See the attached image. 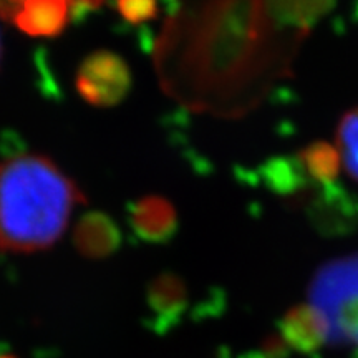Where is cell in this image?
Returning a JSON list of instances; mask_svg holds the SVG:
<instances>
[{
  "mask_svg": "<svg viewBox=\"0 0 358 358\" xmlns=\"http://www.w3.org/2000/svg\"><path fill=\"white\" fill-rule=\"evenodd\" d=\"M307 176L315 185L337 182L340 173V153L335 146L327 141H313L302 148L297 155Z\"/></svg>",
  "mask_w": 358,
  "mask_h": 358,
  "instance_id": "7c38bea8",
  "label": "cell"
},
{
  "mask_svg": "<svg viewBox=\"0 0 358 358\" xmlns=\"http://www.w3.org/2000/svg\"><path fill=\"white\" fill-rule=\"evenodd\" d=\"M116 8L124 20L138 25L158 15V0H116Z\"/></svg>",
  "mask_w": 358,
  "mask_h": 358,
  "instance_id": "5bb4252c",
  "label": "cell"
},
{
  "mask_svg": "<svg viewBox=\"0 0 358 358\" xmlns=\"http://www.w3.org/2000/svg\"><path fill=\"white\" fill-rule=\"evenodd\" d=\"M19 2L20 0H0V15H2L6 20H10L13 8H15V6ZM69 2L73 13H80V12H87V10H93V8H98L103 3V0H69Z\"/></svg>",
  "mask_w": 358,
  "mask_h": 358,
  "instance_id": "9a60e30c",
  "label": "cell"
},
{
  "mask_svg": "<svg viewBox=\"0 0 358 358\" xmlns=\"http://www.w3.org/2000/svg\"><path fill=\"white\" fill-rule=\"evenodd\" d=\"M0 58H2V35H0Z\"/></svg>",
  "mask_w": 358,
  "mask_h": 358,
  "instance_id": "ac0fdd59",
  "label": "cell"
},
{
  "mask_svg": "<svg viewBox=\"0 0 358 358\" xmlns=\"http://www.w3.org/2000/svg\"><path fill=\"white\" fill-rule=\"evenodd\" d=\"M279 337L294 350L303 355L317 353L329 345V329L322 313L310 303L289 308L279 320Z\"/></svg>",
  "mask_w": 358,
  "mask_h": 358,
  "instance_id": "52a82bcc",
  "label": "cell"
},
{
  "mask_svg": "<svg viewBox=\"0 0 358 358\" xmlns=\"http://www.w3.org/2000/svg\"><path fill=\"white\" fill-rule=\"evenodd\" d=\"M129 226L141 241L150 244L169 243L176 236L179 219L176 208L163 196H143L129 206Z\"/></svg>",
  "mask_w": 358,
  "mask_h": 358,
  "instance_id": "8992f818",
  "label": "cell"
},
{
  "mask_svg": "<svg viewBox=\"0 0 358 358\" xmlns=\"http://www.w3.org/2000/svg\"><path fill=\"white\" fill-rule=\"evenodd\" d=\"M355 13H357V17H358V2H357V8H355Z\"/></svg>",
  "mask_w": 358,
  "mask_h": 358,
  "instance_id": "d6986e66",
  "label": "cell"
},
{
  "mask_svg": "<svg viewBox=\"0 0 358 358\" xmlns=\"http://www.w3.org/2000/svg\"><path fill=\"white\" fill-rule=\"evenodd\" d=\"M0 358H15L13 355H7V353H0Z\"/></svg>",
  "mask_w": 358,
  "mask_h": 358,
  "instance_id": "e0dca14e",
  "label": "cell"
},
{
  "mask_svg": "<svg viewBox=\"0 0 358 358\" xmlns=\"http://www.w3.org/2000/svg\"><path fill=\"white\" fill-rule=\"evenodd\" d=\"M87 198L77 182L43 155L0 161V249L32 254L50 249Z\"/></svg>",
  "mask_w": 358,
  "mask_h": 358,
  "instance_id": "6da1fadb",
  "label": "cell"
},
{
  "mask_svg": "<svg viewBox=\"0 0 358 358\" xmlns=\"http://www.w3.org/2000/svg\"><path fill=\"white\" fill-rule=\"evenodd\" d=\"M75 87L88 105L111 108L129 95L131 69L118 53L98 50L85 57L75 75Z\"/></svg>",
  "mask_w": 358,
  "mask_h": 358,
  "instance_id": "3957f363",
  "label": "cell"
},
{
  "mask_svg": "<svg viewBox=\"0 0 358 358\" xmlns=\"http://www.w3.org/2000/svg\"><path fill=\"white\" fill-rule=\"evenodd\" d=\"M189 290L182 277L161 272L146 287V306L150 312L148 325L156 334H166L185 317Z\"/></svg>",
  "mask_w": 358,
  "mask_h": 358,
  "instance_id": "5b68a950",
  "label": "cell"
},
{
  "mask_svg": "<svg viewBox=\"0 0 358 358\" xmlns=\"http://www.w3.org/2000/svg\"><path fill=\"white\" fill-rule=\"evenodd\" d=\"M257 176L267 191L301 208L315 182L307 176L297 156H274L257 168Z\"/></svg>",
  "mask_w": 358,
  "mask_h": 358,
  "instance_id": "9c48e42d",
  "label": "cell"
},
{
  "mask_svg": "<svg viewBox=\"0 0 358 358\" xmlns=\"http://www.w3.org/2000/svg\"><path fill=\"white\" fill-rule=\"evenodd\" d=\"M337 0H262L267 17L280 27L307 30L335 7Z\"/></svg>",
  "mask_w": 358,
  "mask_h": 358,
  "instance_id": "8fae6325",
  "label": "cell"
},
{
  "mask_svg": "<svg viewBox=\"0 0 358 358\" xmlns=\"http://www.w3.org/2000/svg\"><path fill=\"white\" fill-rule=\"evenodd\" d=\"M308 303L322 313L329 345L358 353V254L322 264L308 282Z\"/></svg>",
  "mask_w": 358,
  "mask_h": 358,
  "instance_id": "7a4b0ae2",
  "label": "cell"
},
{
  "mask_svg": "<svg viewBox=\"0 0 358 358\" xmlns=\"http://www.w3.org/2000/svg\"><path fill=\"white\" fill-rule=\"evenodd\" d=\"M337 150L350 178L358 181V106L348 110L337 127Z\"/></svg>",
  "mask_w": 358,
  "mask_h": 358,
  "instance_id": "4fadbf2b",
  "label": "cell"
},
{
  "mask_svg": "<svg viewBox=\"0 0 358 358\" xmlns=\"http://www.w3.org/2000/svg\"><path fill=\"white\" fill-rule=\"evenodd\" d=\"M301 208L313 229L325 237H343L358 229V196L338 182L315 185Z\"/></svg>",
  "mask_w": 358,
  "mask_h": 358,
  "instance_id": "277c9868",
  "label": "cell"
},
{
  "mask_svg": "<svg viewBox=\"0 0 358 358\" xmlns=\"http://www.w3.org/2000/svg\"><path fill=\"white\" fill-rule=\"evenodd\" d=\"M248 358H285V353H282V352L277 353L275 350H271V348L262 347L261 350L252 353V355H249Z\"/></svg>",
  "mask_w": 358,
  "mask_h": 358,
  "instance_id": "2e32d148",
  "label": "cell"
},
{
  "mask_svg": "<svg viewBox=\"0 0 358 358\" xmlns=\"http://www.w3.org/2000/svg\"><path fill=\"white\" fill-rule=\"evenodd\" d=\"M73 244L85 257L105 259L120 249L122 232L110 214L101 211L87 213L80 217L75 227Z\"/></svg>",
  "mask_w": 358,
  "mask_h": 358,
  "instance_id": "30bf717a",
  "label": "cell"
},
{
  "mask_svg": "<svg viewBox=\"0 0 358 358\" xmlns=\"http://www.w3.org/2000/svg\"><path fill=\"white\" fill-rule=\"evenodd\" d=\"M71 13L69 0H20L8 22L30 37L52 38L64 32Z\"/></svg>",
  "mask_w": 358,
  "mask_h": 358,
  "instance_id": "ba28073f",
  "label": "cell"
}]
</instances>
